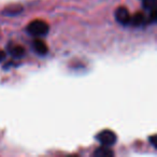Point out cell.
<instances>
[{
  "instance_id": "6da1fadb",
  "label": "cell",
  "mask_w": 157,
  "mask_h": 157,
  "mask_svg": "<svg viewBox=\"0 0 157 157\" xmlns=\"http://www.w3.org/2000/svg\"><path fill=\"white\" fill-rule=\"evenodd\" d=\"M27 31L33 37H42L48 33V24L44 21L35 20L30 22L27 26Z\"/></svg>"
},
{
  "instance_id": "30bf717a",
  "label": "cell",
  "mask_w": 157,
  "mask_h": 157,
  "mask_svg": "<svg viewBox=\"0 0 157 157\" xmlns=\"http://www.w3.org/2000/svg\"><path fill=\"white\" fill-rule=\"evenodd\" d=\"M6 56H7V54H6L5 51L0 50V63L5 60V59H6Z\"/></svg>"
},
{
  "instance_id": "277c9868",
  "label": "cell",
  "mask_w": 157,
  "mask_h": 157,
  "mask_svg": "<svg viewBox=\"0 0 157 157\" xmlns=\"http://www.w3.org/2000/svg\"><path fill=\"white\" fill-rule=\"evenodd\" d=\"M23 12V7L18 3H14V5H10L3 9L2 13L7 16H15L17 14Z\"/></svg>"
},
{
  "instance_id": "8fae6325",
  "label": "cell",
  "mask_w": 157,
  "mask_h": 157,
  "mask_svg": "<svg viewBox=\"0 0 157 157\" xmlns=\"http://www.w3.org/2000/svg\"><path fill=\"white\" fill-rule=\"evenodd\" d=\"M150 140H151V142L153 143V145H154V147H156V143H155V136H152V137L150 138Z\"/></svg>"
},
{
  "instance_id": "9c48e42d",
  "label": "cell",
  "mask_w": 157,
  "mask_h": 157,
  "mask_svg": "<svg viewBox=\"0 0 157 157\" xmlns=\"http://www.w3.org/2000/svg\"><path fill=\"white\" fill-rule=\"evenodd\" d=\"M143 7L147 10L156 9V0H142Z\"/></svg>"
},
{
  "instance_id": "ba28073f",
  "label": "cell",
  "mask_w": 157,
  "mask_h": 157,
  "mask_svg": "<svg viewBox=\"0 0 157 157\" xmlns=\"http://www.w3.org/2000/svg\"><path fill=\"white\" fill-rule=\"evenodd\" d=\"M9 52L14 58H22L25 55V48L21 45H13L9 48Z\"/></svg>"
},
{
  "instance_id": "5b68a950",
  "label": "cell",
  "mask_w": 157,
  "mask_h": 157,
  "mask_svg": "<svg viewBox=\"0 0 157 157\" xmlns=\"http://www.w3.org/2000/svg\"><path fill=\"white\" fill-rule=\"evenodd\" d=\"M33 48L35 52H37L40 55H45L48 52V48L45 44V42L42 41L41 39H36L33 42Z\"/></svg>"
},
{
  "instance_id": "3957f363",
  "label": "cell",
  "mask_w": 157,
  "mask_h": 157,
  "mask_svg": "<svg viewBox=\"0 0 157 157\" xmlns=\"http://www.w3.org/2000/svg\"><path fill=\"white\" fill-rule=\"evenodd\" d=\"M115 18L120 24L129 25L130 24V13L128 9L125 7H120L115 11Z\"/></svg>"
},
{
  "instance_id": "52a82bcc",
  "label": "cell",
  "mask_w": 157,
  "mask_h": 157,
  "mask_svg": "<svg viewBox=\"0 0 157 157\" xmlns=\"http://www.w3.org/2000/svg\"><path fill=\"white\" fill-rule=\"evenodd\" d=\"M113 154H114L113 151L111 148H109V146L102 145L101 147L97 148L93 155L96 157H110V156H113Z\"/></svg>"
},
{
  "instance_id": "8992f818",
  "label": "cell",
  "mask_w": 157,
  "mask_h": 157,
  "mask_svg": "<svg viewBox=\"0 0 157 157\" xmlns=\"http://www.w3.org/2000/svg\"><path fill=\"white\" fill-rule=\"evenodd\" d=\"M146 23V17L142 12H137L132 16H130V24L135 27L141 26Z\"/></svg>"
},
{
  "instance_id": "7a4b0ae2",
  "label": "cell",
  "mask_w": 157,
  "mask_h": 157,
  "mask_svg": "<svg viewBox=\"0 0 157 157\" xmlns=\"http://www.w3.org/2000/svg\"><path fill=\"white\" fill-rule=\"evenodd\" d=\"M96 139L100 142L102 145L105 146H112L113 144H115L116 142V135L113 132L112 130H109V129H105V130H102L101 132H99L97 135Z\"/></svg>"
}]
</instances>
